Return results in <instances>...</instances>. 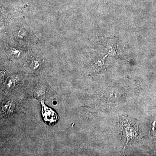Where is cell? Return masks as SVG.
Returning a JSON list of instances; mask_svg holds the SVG:
<instances>
[{"mask_svg":"<svg viewBox=\"0 0 156 156\" xmlns=\"http://www.w3.org/2000/svg\"><path fill=\"white\" fill-rule=\"evenodd\" d=\"M121 138L125 146L131 140H137L140 138V132L138 130L137 121L131 117H121L119 122Z\"/></svg>","mask_w":156,"mask_h":156,"instance_id":"6da1fadb","label":"cell"}]
</instances>
